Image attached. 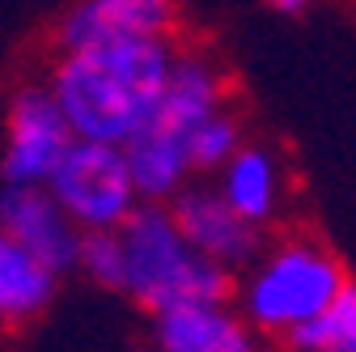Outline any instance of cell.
<instances>
[{
	"label": "cell",
	"instance_id": "cell-1",
	"mask_svg": "<svg viewBox=\"0 0 356 352\" xmlns=\"http://www.w3.org/2000/svg\"><path fill=\"white\" fill-rule=\"evenodd\" d=\"M174 56L170 34L68 47L51 68L47 90L56 94L76 141L127 145L153 119Z\"/></svg>",
	"mask_w": 356,
	"mask_h": 352
},
{
	"label": "cell",
	"instance_id": "cell-2",
	"mask_svg": "<svg viewBox=\"0 0 356 352\" xmlns=\"http://www.w3.org/2000/svg\"><path fill=\"white\" fill-rule=\"evenodd\" d=\"M216 111H225V72L208 56L178 51L153 119L123 145L140 200L170 204L191 183V136Z\"/></svg>",
	"mask_w": 356,
	"mask_h": 352
},
{
	"label": "cell",
	"instance_id": "cell-3",
	"mask_svg": "<svg viewBox=\"0 0 356 352\" xmlns=\"http://www.w3.org/2000/svg\"><path fill=\"white\" fill-rule=\"evenodd\" d=\"M115 234L123 246V297L145 305L149 314L234 297V272L204 259L183 238L170 204L140 200Z\"/></svg>",
	"mask_w": 356,
	"mask_h": 352
},
{
	"label": "cell",
	"instance_id": "cell-4",
	"mask_svg": "<svg viewBox=\"0 0 356 352\" xmlns=\"http://www.w3.org/2000/svg\"><path fill=\"white\" fill-rule=\"evenodd\" d=\"M348 285L339 259L314 238H276L238 272L234 297L242 319L259 335L289 339L301 323L323 314L331 297Z\"/></svg>",
	"mask_w": 356,
	"mask_h": 352
},
{
	"label": "cell",
	"instance_id": "cell-5",
	"mask_svg": "<svg viewBox=\"0 0 356 352\" xmlns=\"http://www.w3.org/2000/svg\"><path fill=\"white\" fill-rule=\"evenodd\" d=\"M47 187L60 200V208L81 225V234L119 230L140 204L123 145L106 141H72Z\"/></svg>",
	"mask_w": 356,
	"mask_h": 352
},
{
	"label": "cell",
	"instance_id": "cell-6",
	"mask_svg": "<svg viewBox=\"0 0 356 352\" xmlns=\"http://www.w3.org/2000/svg\"><path fill=\"white\" fill-rule=\"evenodd\" d=\"M72 127L47 85H22L5 111L0 183H47L72 145Z\"/></svg>",
	"mask_w": 356,
	"mask_h": 352
},
{
	"label": "cell",
	"instance_id": "cell-7",
	"mask_svg": "<svg viewBox=\"0 0 356 352\" xmlns=\"http://www.w3.org/2000/svg\"><path fill=\"white\" fill-rule=\"evenodd\" d=\"M0 230L13 234L51 272H72L81 259V225L60 208L47 183H0Z\"/></svg>",
	"mask_w": 356,
	"mask_h": 352
},
{
	"label": "cell",
	"instance_id": "cell-8",
	"mask_svg": "<svg viewBox=\"0 0 356 352\" xmlns=\"http://www.w3.org/2000/svg\"><path fill=\"white\" fill-rule=\"evenodd\" d=\"M170 212H174V225L183 230V238L204 259L220 263V268H229V272H242L263 246L259 225H250L238 208H229V200L216 187L187 183L170 200Z\"/></svg>",
	"mask_w": 356,
	"mask_h": 352
},
{
	"label": "cell",
	"instance_id": "cell-9",
	"mask_svg": "<svg viewBox=\"0 0 356 352\" xmlns=\"http://www.w3.org/2000/svg\"><path fill=\"white\" fill-rule=\"evenodd\" d=\"M153 352H259V331L229 301L174 305L153 314Z\"/></svg>",
	"mask_w": 356,
	"mask_h": 352
},
{
	"label": "cell",
	"instance_id": "cell-10",
	"mask_svg": "<svg viewBox=\"0 0 356 352\" xmlns=\"http://www.w3.org/2000/svg\"><path fill=\"white\" fill-rule=\"evenodd\" d=\"M174 26V0H76L60 17L56 38L60 51L89 47V42H123V38H157Z\"/></svg>",
	"mask_w": 356,
	"mask_h": 352
},
{
	"label": "cell",
	"instance_id": "cell-11",
	"mask_svg": "<svg viewBox=\"0 0 356 352\" xmlns=\"http://www.w3.org/2000/svg\"><path fill=\"white\" fill-rule=\"evenodd\" d=\"M212 187L229 200V208H238L250 225L263 230L280 212V200H284V166H280V157L267 149V145L242 141L238 153L216 170V183Z\"/></svg>",
	"mask_w": 356,
	"mask_h": 352
},
{
	"label": "cell",
	"instance_id": "cell-12",
	"mask_svg": "<svg viewBox=\"0 0 356 352\" xmlns=\"http://www.w3.org/2000/svg\"><path fill=\"white\" fill-rule=\"evenodd\" d=\"M60 272L30 255L13 234L0 230V323H30L51 305Z\"/></svg>",
	"mask_w": 356,
	"mask_h": 352
},
{
	"label": "cell",
	"instance_id": "cell-13",
	"mask_svg": "<svg viewBox=\"0 0 356 352\" xmlns=\"http://www.w3.org/2000/svg\"><path fill=\"white\" fill-rule=\"evenodd\" d=\"M284 344L293 352H356V285L348 280L327 310L301 323Z\"/></svg>",
	"mask_w": 356,
	"mask_h": 352
},
{
	"label": "cell",
	"instance_id": "cell-14",
	"mask_svg": "<svg viewBox=\"0 0 356 352\" xmlns=\"http://www.w3.org/2000/svg\"><path fill=\"white\" fill-rule=\"evenodd\" d=\"M242 141H246L242 136V123H238V115L229 106L216 111L212 119H204L195 127V136H191V166H195V174H216L220 166L238 153Z\"/></svg>",
	"mask_w": 356,
	"mask_h": 352
},
{
	"label": "cell",
	"instance_id": "cell-15",
	"mask_svg": "<svg viewBox=\"0 0 356 352\" xmlns=\"http://www.w3.org/2000/svg\"><path fill=\"white\" fill-rule=\"evenodd\" d=\"M76 268L111 289V293H123V246H119V234L115 230H102V234H85L81 238V259H76Z\"/></svg>",
	"mask_w": 356,
	"mask_h": 352
},
{
	"label": "cell",
	"instance_id": "cell-16",
	"mask_svg": "<svg viewBox=\"0 0 356 352\" xmlns=\"http://www.w3.org/2000/svg\"><path fill=\"white\" fill-rule=\"evenodd\" d=\"M263 5L272 9V13H301L309 0H263Z\"/></svg>",
	"mask_w": 356,
	"mask_h": 352
}]
</instances>
